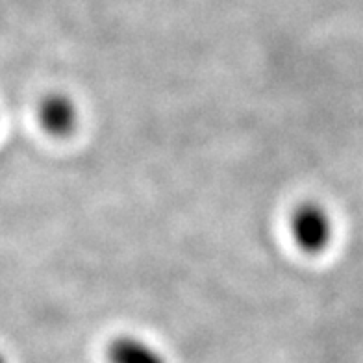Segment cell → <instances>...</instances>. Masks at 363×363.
<instances>
[{"instance_id": "cell-3", "label": "cell", "mask_w": 363, "mask_h": 363, "mask_svg": "<svg viewBox=\"0 0 363 363\" xmlns=\"http://www.w3.org/2000/svg\"><path fill=\"white\" fill-rule=\"evenodd\" d=\"M108 362L110 363H167L163 354L147 341L123 335L117 337L108 347Z\"/></svg>"}, {"instance_id": "cell-2", "label": "cell", "mask_w": 363, "mask_h": 363, "mask_svg": "<svg viewBox=\"0 0 363 363\" xmlns=\"http://www.w3.org/2000/svg\"><path fill=\"white\" fill-rule=\"evenodd\" d=\"M38 121L50 138H69L78 126V106L71 96L52 93L39 102Z\"/></svg>"}, {"instance_id": "cell-1", "label": "cell", "mask_w": 363, "mask_h": 363, "mask_svg": "<svg viewBox=\"0 0 363 363\" xmlns=\"http://www.w3.org/2000/svg\"><path fill=\"white\" fill-rule=\"evenodd\" d=\"M289 232L302 252L319 254L326 249L334 235V223L328 211L317 202H302L289 219Z\"/></svg>"}, {"instance_id": "cell-4", "label": "cell", "mask_w": 363, "mask_h": 363, "mask_svg": "<svg viewBox=\"0 0 363 363\" xmlns=\"http://www.w3.org/2000/svg\"><path fill=\"white\" fill-rule=\"evenodd\" d=\"M0 363H8V362H6V358H4V354H0Z\"/></svg>"}]
</instances>
